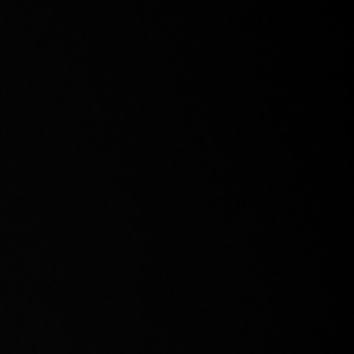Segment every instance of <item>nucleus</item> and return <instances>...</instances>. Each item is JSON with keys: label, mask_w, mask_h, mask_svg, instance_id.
<instances>
[]
</instances>
